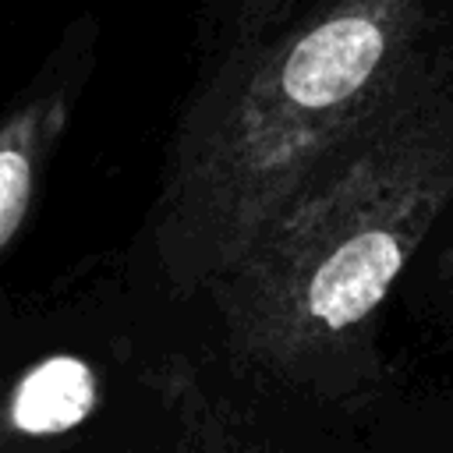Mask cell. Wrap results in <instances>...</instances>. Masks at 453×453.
I'll use <instances>...</instances> for the list:
<instances>
[{"mask_svg":"<svg viewBox=\"0 0 453 453\" xmlns=\"http://www.w3.org/2000/svg\"><path fill=\"white\" fill-rule=\"evenodd\" d=\"M96 25L85 18L64 32L42 67L0 113V258L21 237L60 149L74 106L96 67Z\"/></svg>","mask_w":453,"mask_h":453,"instance_id":"5b68a950","label":"cell"},{"mask_svg":"<svg viewBox=\"0 0 453 453\" xmlns=\"http://www.w3.org/2000/svg\"><path fill=\"white\" fill-rule=\"evenodd\" d=\"M432 0H308L283 21L230 35L173 124L124 276L188 308L301 180L439 42Z\"/></svg>","mask_w":453,"mask_h":453,"instance_id":"7a4b0ae2","label":"cell"},{"mask_svg":"<svg viewBox=\"0 0 453 453\" xmlns=\"http://www.w3.org/2000/svg\"><path fill=\"white\" fill-rule=\"evenodd\" d=\"M403 301L442 336L453 340V205L418 251L407 280L400 283Z\"/></svg>","mask_w":453,"mask_h":453,"instance_id":"52a82bcc","label":"cell"},{"mask_svg":"<svg viewBox=\"0 0 453 453\" xmlns=\"http://www.w3.org/2000/svg\"><path fill=\"white\" fill-rule=\"evenodd\" d=\"M308 0H234L230 4V35H248L258 28H269L276 21H283L287 14H294L297 7H304Z\"/></svg>","mask_w":453,"mask_h":453,"instance_id":"ba28073f","label":"cell"},{"mask_svg":"<svg viewBox=\"0 0 453 453\" xmlns=\"http://www.w3.org/2000/svg\"><path fill=\"white\" fill-rule=\"evenodd\" d=\"M365 421L255 382L198 343L159 418L124 453H357Z\"/></svg>","mask_w":453,"mask_h":453,"instance_id":"277c9868","label":"cell"},{"mask_svg":"<svg viewBox=\"0 0 453 453\" xmlns=\"http://www.w3.org/2000/svg\"><path fill=\"white\" fill-rule=\"evenodd\" d=\"M357 453H453V393L386 396L365 421Z\"/></svg>","mask_w":453,"mask_h":453,"instance_id":"8992f818","label":"cell"},{"mask_svg":"<svg viewBox=\"0 0 453 453\" xmlns=\"http://www.w3.org/2000/svg\"><path fill=\"white\" fill-rule=\"evenodd\" d=\"M198 340L117 265L0 290V453H124L159 418Z\"/></svg>","mask_w":453,"mask_h":453,"instance_id":"3957f363","label":"cell"},{"mask_svg":"<svg viewBox=\"0 0 453 453\" xmlns=\"http://www.w3.org/2000/svg\"><path fill=\"white\" fill-rule=\"evenodd\" d=\"M453 205V35L347 134L180 308L226 368L368 418L386 396V308Z\"/></svg>","mask_w":453,"mask_h":453,"instance_id":"6da1fadb","label":"cell"}]
</instances>
